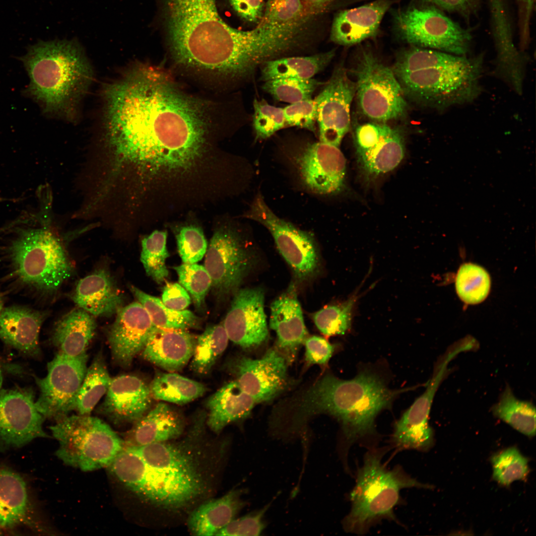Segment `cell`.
Masks as SVG:
<instances>
[{"label": "cell", "mask_w": 536, "mask_h": 536, "mask_svg": "<svg viewBox=\"0 0 536 536\" xmlns=\"http://www.w3.org/2000/svg\"><path fill=\"white\" fill-rule=\"evenodd\" d=\"M104 99L105 140L111 154L106 185L134 175L143 180L187 173L202 156L203 111L159 71L132 67L106 86Z\"/></svg>", "instance_id": "6da1fadb"}, {"label": "cell", "mask_w": 536, "mask_h": 536, "mask_svg": "<svg viewBox=\"0 0 536 536\" xmlns=\"http://www.w3.org/2000/svg\"><path fill=\"white\" fill-rule=\"evenodd\" d=\"M381 369L377 365L365 366L354 378L345 380L327 373L277 403L272 418L282 430L293 434L302 431L316 415L333 417L340 425V451L345 463L352 445L358 443L368 449L377 447V415L390 409L402 393L415 388H390L388 378Z\"/></svg>", "instance_id": "7a4b0ae2"}, {"label": "cell", "mask_w": 536, "mask_h": 536, "mask_svg": "<svg viewBox=\"0 0 536 536\" xmlns=\"http://www.w3.org/2000/svg\"><path fill=\"white\" fill-rule=\"evenodd\" d=\"M165 13L172 53L186 67L243 77L273 55L269 27L235 29L221 19L215 0H165Z\"/></svg>", "instance_id": "3957f363"}, {"label": "cell", "mask_w": 536, "mask_h": 536, "mask_svg": "<svg viewBox=\"0 0 536 536\" xmlns=\"http://www.w3.org/2000/svg\"><path fill=\"white\" fill-rule=\"evenodd\" d=\"M128 490L151 504L178 509L203 492V481L193 461L166 442L124 447L107 468Z\"/></svg>", "instance_id": "277c9868"}, {"label": "cell", "mask_w": 536, "mask_h": 536, "mask_svg": "<svg viewBox=\"0 0 536 536\" xmlns=\"http://www.w3.org/2000/svg\"><path fill=\"white\" fill-rule=\"evenodd\" d=\"M394 69L404 93L437 109L471 102L481 91V55L469 57L413 46L399 54Z\"/></svg>", "instance_id": "5b68a950"}, {"label": "cell", "mask_w": 536, "mask_h": 536, "mask_svg": "<svg viewBox=\"0 0 536 536\" xmlns=\"http://www.w3.org/2000/svg\"><path fill=\"white\" fill-rule=\"evenodd\" d=\"M0 267L5 294L36 301L55 295L72 271L60 240L44 226L13 230L0 243Z\"/></svg>", "instance_id": "8992f818"}, {"label": "cell", "mask_w": 536, "mask_h": 536, "mask_svg": "<svg viewBox=\"0 0 536 536\" xmlns=\"http://www.w3.org/2000/svg\"><path fill=\"white\" fill-rule=\"evenodd\" d=\"M30 79L26 92L48 113L70 116L91 83V66L73 41L39 42L21 58Z\"/></svg>", "instance_id": "52a82bcc"}, {"label": "cell", "mask_w": 536, "mask_h": 536, "mask_svg": "<svg viewBox=\"0 0 536 536\" xmlns=\"http://www.w3.org/2000/svg\"><path fill=\"white\" fill-rule=\"evenodd\" d=\"M389 449L376 447L368 449L365 454L350 493V510L342 522L346 532L365 534L384 520L399 524L394 509L402 504L401 490L431 487L410 476L400 465L387 469L382 460Z\"/></svg>", "instance_id": "ba28073f"}, {"label": "cell", "mask_w": 536, "mask_h": 536, "mask_svg": "<svg viewBox=\"0 0 536 536\" xmlns=\"http://www.w3.org/2000/svg\"><path fill=\"white\" fill-rule=\"evenodd\" d=\"M49 429L59 443L56 456L84 471L107 468L124 447L109 425L90 414L68 415Z\"/></svg>", "instance_id": "9c48e42d"}, {"label": "cell", "mask_w": 536, "mask_h": 536, "mask_svg": "<svg viewBox=\"0 0 536 536\" xmlns=\"http://www.w3.org/2000/svg\"><path fill=\"white\" fill-rule=\"evenodd\" d=\"M282 158L298 186L310 194L331 196L345 188V158L338 147L304 141L285 147Z\"/></svg>", "instance_id": "30bf717a"}, {"label": "cell", "mask_w": 536, "mask_h": 536, "mask_svg": "<svg viewBox=\"0 0 536 536\" xmlns=\"http://www.w3.org/2000/svg\"><path fill=\"white\" fill-rule=\"evenodd\" d=\"M393 27L399 38L415 47L466 55L472 39L469 29L430 5L412 6L393 12Z\"/></svg>", "instance_id": "8fae6325"}, {"label": "cell", "mask_w": 536, "mask_h": 536, "mask_svg": "<svg viewBox=\"0 0 536 536\" xmlns=\"http://www.w3.org/2000/svg\"><path fill=\"white\" fill-rule=\"evenodd\" d=\"M356 93L362 113L378 122L404 115L407 104L392 69L382 64L369 49L360 52L356 68Z\"/></svg>", "instance_id": "7c38bea8"}, {"label": "cell", "mask_w": 536, "mask_h": 536, "mask_svg": "<svg viewBox=\"0 0 536 536\" xmlns=\"http://www.w3.org/2000/svg\"><path fill=\"white\" fill-rule=\"evenodd\" d=\"M244 216L261 223L269 231L298 282L308 281L318 274L321 260L313 235L276 215L260 193L255 196Z\"/></svg>", "instance_id": "4fadbf2b"}, {"label": "cell", "mask_w": 536, "mask_h": 536, "mask_svg": "<svg viewBox=\"0 0 536 536\" xmlns=\"http://www.w3.org/2000/svg\"><path fill=\"white\" fill-rule=\"evenodd\" d=\"M87 358L86 353L71 357L58 352L47 364L46 376H34L40 391L35 405L45 418L56 422L75 409Z\"/></svg>", "instance_id": "5bb4252c"}, {"label": "cell", "mask_w": 536, "mask_h": 536, "mask_svg": "<svg viewBox=\"0 0 536 536\" xmlns=\"http://www.w3.org/2000/svg\"><path fill=\"white\" fill-rule=\"evenodd\" d=\"M243 238L236 230L223 227L214 231L207 247L204 266L219 297L234 294L254 264L253 252Z\"/></svg>", "instance_id": "9a60e30c"}, {"label": "cell", "mask_w": 536, "mask_h": 536, "mask_svg": "<svg viewBox=\"0 0 536 536\" xmlns=\"http://www.w3.org/2000/svg\"><path fill=\"white\" fill-rule=\"evenodd\" d=\"M354 140L357 164L366 183L395 169L404 156L403 133L386 124L366 123L358 126Z\"/></svg>", "instance_id": "2e32d148"}, {"label": "cell", "mask_w": 536, "mask_h": 536, "mask_svg": "<svg viewBox=\"0 0 536 536\" xmlns=\"http://www.w3.org/2000/svg\"><path fill=\"white\" fill-rule=\"evenodd\" d=\"M458 353L456 349L452 348L438 361L425 391L394 424L390 443L397 451L424 452L432 446L433 432L428 420L433 400L447 374L448 363Z\"/></svg>", "instance_id": "e0dca14e"}, {"label": "cell", "mask_w": 536, "mask_h": 536, "mask_svg": "<svg viewBox=\"0 0 536 536\" xmlns=\"http://www.w3.org/2000/svg\"><path fill=\"white\" fill-rule=\"evenodd\" d=\"M31 389L0 390V450L18 448L38 438H48Z\"/></svg>", "instance_id": "ac0fdd59"}, {"label": "cell", "mask_w": 536, "mask_h": 536, "mask_svg": "<svg viewBox=\"0 0 536 536\" xmlns=\"http://www.w3.org/2000/svg\"><path fill=\"white\" fill-rule=\"evenodd\" d=\"M19 528L39 534L53 532L24 477L0 465V530L12 531Z\"/></svg>", "instance_id": "d6986e66"}, {"label": "cell", "mask_w": 536, "mask_h": 536, "mask_svg": "<svg viewBox=\"0 0 536 536\" xmlns=\"http://www.w3.org/2000/svg\"><path fill=\"white\" fill-rule=\"evenodd\" d=\"M355 93V82L344 68L336 67L314 99L320 141L339 147L350 128V107Z\"/></svg>", "instance_id": "ffe728a7"}, {"label": "cell", "mask_w": 536, "mask_h": 536, "mask_svg": "<svg viewBox=\"0 0 536 536\" xmlns=\"http://www.w3.org/2000/svg\"><path fill=\"white\" fill-rule=\"evenodd\" d=\"M264 299L260 287L239 289L234 293L223 324L229 339L245 349L258 347L266 341Z\"/></svg>", "instance_id": "44dd1931"}, {"label": "cell", "mask_w": 536, "mask_h": 536, "mask_svg": "<svg viewBox=\"0 0 536 536\" xmlns=\"http://www.w3.org/2000/svg\"><path fill=\"white\" fill-rule=\"evenodd\" d=\"M288 363L276 349H269L258 359L241 357L235 363V381L257 403L270 401L288 385Z\"/></svg>", "instance_id": "7402d4cb"}, {"label": "cell", "mask_w": 536, "mask_h": 536, "mask_svg": "<svg viewBox=\"0 0 536 536\" xmlns=\"http://www.w3.org/2000/svg\"><path fill=\"white\" fill-rule=\"evenodd\" d=\"M116 315L108 332V340L114 361L127 368L142 351L155 327L139 302L123 306Z\"/></svg>", "instance_id": "603a6c76"}, {"label": "cell", "mask_w": 536, "mask_h": 536, "mask_svg": "<svg viewBox=\"0 0 536 536\" xmlns=\"http://www.w3.org/2000/svg\"><path fill=\"white\" fill-rule=\"evenodd\" d=\"M152 398L149 387L141 379L122 375L111 379L100 409L115 424L134 423L147 413Z\"/></svg>", "instance_id": "cb8c5ba5"}, {"label": "cell", "mask_w": 536, "mask_h": 536, "mask_svg": "<svg viewBox=\"0 0 536 536\" xmlns=\"http://www.w3.org/2000/svg\"><path fill=\"white\" fill-rule=\"evenodd\" d=\"M49 314L25 306L4 307L0 313V340L24 356L39 358L40 329Z\"/></svg>", "instance_id": "d4e9b609"}, {"label": "cell", "mask_w": 536, "mask_h": 536, "mask_svg": "<svg viewBox=\"0 0 536 536\" xmlns=\"http://www.w3.org/2000/svg\"><path fill=\"white\" fill-rule=\"evenodd\" d=\"M269 326L276 334L277 350L289 362L293 359L307 335L294 284L271 303Z\"/></svg>", "instance_id": "484cf974"}, {"label": "cell", "mask_w": 536, "mask_h": 536, "mask_svg": "<svg viewBox=\"0 0 536 536\" xmlns=\"http://www.w3.org/2000/svg\"><path fill=\"white\" fill-rule=\"evenodd\" d=\"M393 2L391 0H375L341 10L333 19L330 39L340 45L351 46L376 36L382 20Z\"/></svg>", "instance_id": "4316f807"}, {"label": "cell", "mask_w": 536, "mask_h": 536, "mask_svg": "<svg viewBox=\"0 0 536 536\" xmlns=\"http://www.w3.org/2000/svg\"><path fill=\"white\" fill-rule=\"evenodd\" d=\"M195 342L186 330L155 327L141 352L151 363L168 372H176L192 358Z\"/></svg>", "instance_id": "83f0119b"}, {"label": "cell", "mask_w": 536, "mask_h": 536, "mask_svg": "<svg viewBox=\"0 0 536 536\" xmlns=\"http://www.w3.org/2000/svg\"><path fill=\"white\" fill-rule=\"evenodd\" d=\"M79 308L94 316L116 314L123 306L124 297L111 274L99 269L80 279L71 295Z\"/></svg>", "instance_id": "f1b7e54d"}, {"label": "cell", "mask_w": 536, "mask_h": 536, "mask_svg": "<svg viewBox=\"0 0 536 536\" xmlns=\"http://www.w3.org/2000/svg\"><path fill=\"white\" fill-rule=\"evenodd\" d=\"M123 439L125 447H139L165 442L179 437L184 429L182 417L171 407L160 402L134 423Z\"/></svg>", "instance_id": "f546056e"}, {"label": "cell", "mask_w": 536, "mask_h": 536, "mask_svg": "<svg viewBox=\"0 0 536 536\" xmlns=\"http://www.w3.org/2000/svg\"><path fill=\"white\" fill-rule=\"evenodd\" d=\"M96 327L94 316L81 308L74 309L56 323L51 334L52 343L63 354L82 355L86 353Z\"/></svg>", "instance_id": "4dcf8cb0"}, {"label": "cell", "mask_w": 536, "mask_h": 536, "mask_svg": "<svg viewBox=\"0 0 536 536\" xmlns=\"http://www.w3.org/2000/svg\"><path fill=\"white\" fill-rule=\"evenodd\" d=\"M257 403L235 380L230 382L208 399L207 424L219 433L229 424L248 416Z\"/></svg>", "instance_id": "1f68e13d"}, {"label": "cell", "mask_w": 536, "mask_h": 536, "mask_svg": "<svg viewBox=\"0 0 536 536\" xmlns=\"http://www.w3.org/2000/svg\"><path fill=\"white\" fill-rule=\"evenodd\" d=\"M241 491L231 490L221 498L202 504L190 515L188 526L196 536H215L233 520L245 505Z\"/></svg>", "instance_id": "d6a6232c"}, {"label": "cell", "mask_w": 536, "mask_h": 536, "mask_svg": "<svg viewBox=\"0 0 536 536\" xmlns=\"http://www.w3.org/2000/svg\"><path fill=\"white\" fill-rule=\"evenodd\" d=\"M335 50L306 57H292L268 61L262 66L260 79L266 81L283 78L309 79L323 70L332 60Z\"/></svg>", "instance_id": "836d02e7"}, {"label": "cell", "mask_w": 536, "mask_h": 536, "mask_svg": "<svg viewBox=\"0 0 536 536\" xmlns=\"http://www.w3.org/2000/svg\"><path fill=\"white\" fill-rule=\"evenodd\" d=\"M149 387L152 397L155 400L178 404L190 402L206 392L201 383L174 372L158 374Z\"/></svg>", "instance_id": "e575fe53"}, {"label": "cell", "mask_w": 536, "mask_h": 536, "mask_svg": "<svg viewBox=\"0 0 536 536\" xmlns=\"http://www.w3.org/2000/svg\"><path fill=\"white\" fill-rule=\"evenodd\" d=\"M493 414L520 432L529 437L536 435V407L531 402L515 397L509 385L491 408Z\"/></svg>", "instance_id": "d590c367"}, {"label": "cell", "mask_w": 536, "mask_h": 536, "mask_svg": "<svg viewBox=\"0 0 536 536\" xmlns=\"http://www.w3.org/2000/svg\"><path fill=\"white\" fill-rule=\"evenodd\" d=\"M111 379L102 353H98L87 368L80 386L75 409L77 414H90L107 393Z\"/></svg>", "instance_id": "8d00e7d4"}, {"label": "cell", "mask_w": 536, "mask_h": 536, "mask_svg": "<svg viewBox=\"0 0 536 536\" xmlns=\"http://www.w3.org/2000/svg\"><path fill=\"white\" fill-rule=\"evenodd\" d=\"M130 290L145 308L155 327L187 330L194 327L198 322V318L190 311L169 308L160 299L133 285L130 286Z\"/></svg>", "instance_id": "74e56055"}, {"label": "cell", "mask_w": 536, "mask_h": 536, "mask_svg": "<svg viewBox=\"0 0 536 536\" xmlns=\"http://www.w3.org/2000/svg\"><path fill=\"white\" fill-rule=\"evenodd\" d=\"M228 340L223 325L208 326L196 340L192 369L200 374L207 373L225 350Z\"/></svg>", "instance_id": "f35d334b"}, {"label": "cell", "mask_w": 536, "mask_h": 536, "mask_svg": "<svg viewBox=\"0 0 536 536\" xmlns=\"http://www.w3.org/2000/svg\"><path fill=\"white\" fill-rule=\"evenodd\" d=\"M457 293L467 304H476L488 296L491 280L487 271L481 266L465 263L459 268L455 280Z\"/></svg>", "instance_id": "ab89813d"}, {"label": "cell", "mask_w": 536, "mask_h": 536, "mask_svg": "<svg viewBox=\"0 0 536 536\" xmlns=\"http://www.w3.org/2000/svg\"><path fill=\"white\" fill-rule=\"evenodd\" d=\"M167 233L155 230L141 241L140 261L147 274L161 284L168 277L165 264L169 254L166 248Z\"/></svg>", "instance_id": "60d3db41"}, {"label": "cell", "mask_w": 536, "mask_h": 536, "mask_svg": "<svg viewBox=\"0 0 536 536\" xmlns=\"http://www.w3.org/2000/svg\"><path fill=\"white\" fill-rule=\"evenodd\" d=\"M358 292L340 304L326 306L312 316L318 330L324 335H343L350 330L353 308L359 298Z\"/></svg>", "instance_id": "b9f144b4"}, {"label": "cell", "mask_w": 536, "mask_h": 536, "mask_svg": "<svg viewBox=\"0 0 536 536\" xmlns=\"http://www.w3.org/2000/svg\"><path fill=\"white\" fill-rule=\"evenodd\" d=\"M263 89L277 100L291 104L312 99L322 82L313 79L283 78L265 81Z\"/></svg>", "instance_id": "7bdbcfd3"}, {"label": "cell", "mask_w": 536, "mask_h": 536, "mask_svg": "<svg viewBox=\"0 0 536 536\" xmlns=\"http://www.w3.org/2000/svg\"><path fill=\"white\" fill-rule=\"evenodd\" d=\"M493 478L499 484L509 486L515 480L524 479L529 472L528 460L516 447H510L491 458Z\"/></svg>", "instance_id": "ee69618b"}, {"label": "cell", "mask_w": 536, "mask_h": 536, "mask_svg": "<svg viewBox=\"0 0 536 536\" xmlns=\"http://www.w3.org/2000/svg\"><path fill=\"white\" fill-rule=\"evenodd\" d=\"M311 18L307 13L302 0H268L260 22L294 26L306 24Z\"/></svg>", "instance_id": "f6af8a7d"}, {"label": "cell", "mask_w": 536, "mask_h": 536, "mask_svg": "<svg viewBox=\"0 0 536 536\" xmlns=\"http://www.w3.org/2000/svg\"><path fill=\"white\" fill-rule=\"evenodd\" d=\"M180 284L191 294L196 307L201 308L212 285L211 277L204 266L183 263L174 268Z\"/></svg>", "instance_id": "bcb514c9"}, {"label": "cell", "mask_w": 536, "mask_h": 536, "mask_svg": "<svg viewBox=\"0 0 536 536\" xmlns=\"http://www.w3.org/2000/svg\"><path fill=\"white\" fill-rule=\"evenodd\" d=\"M253 127L257 139H267L286 126L283 109L265 100L254 101Z\"/></svg>", "instance_id": "7dc6e473"}, {"label": "cell", "mask_w": 536, "mask_h": 536, "mask_svg": "<svg viewBox=\"0 0 536 536\" xmlns=\"http://www.w3.org/2000/svg\"><path fill=\"white\" fill-rule=\"evenodd\" d=\"M179 255L184 263L200 261L205 255L207 243L202 230L193 225L182 227L176 236Z\"/></svg>", "instance_id": "c3c4849f"}, {"label": "cell", "mask_w": 536, "mask_h": 536, "mask_svg": "<svg viewBox=\"0 0 536 536\" xmlns=\"http://www.w3.org/2000/svg\"><path fill=\"white\" fill-rule=\"evenodd\" d=\"M270 504L254 512L232 520L215 536H259L266 527L265 514Z\"/></svg>", "instance_id": "681fc988"}, {"label": "cell", "mask_w": 536, "mask_h": 536, "mask_svg": "<svg viewBox=\"0 0 536 536\" xmlns=\"http://www.w3.org/2000/svg\"><path fill=\"white\" fill-rule=\"evenodd\" d=\"M286 126L315 132L317 122L316 102L312 99L298 101L283 108Z\"/></svg>", "instance_id": "f907efd6"}, {"label": "cell", "mask_w": 536, "mask_h": 536, "mask_svg": "<svg viewBox=\"0 0 536 536\" xmlns=\"http://www.w3.org/2000/svg\"><path fill=\"white\" fill-rule=\"evenodd\" d=\"M305 361L308 365H326L335 351V346L325 338L316 335L306 337Z\"/></svg>", "instance_id": "816d5d0a"}, {"label": "cell", "mask_w": 536, "mask_h": 536, "mask_svg": "<svg viewBox=\"0 0 536 536\" xmlns=\"http://www.w3.org/2000/svg\"><path fill=\"white\" fill-rule=\"evenodd\" d=\"M439 9L455 12L469 19L476 11L480 0H417Z\"/></svg>", "instance_id": "f5cc1de1"}, {"label": "cell", "mask_w": 536, "mask_h": 536, "mask_svg": "<svg viewBox=\"0 0 536 536\" xmlns=\"http://www.w3.org/2000/svg\"><path fill=\"white\" fill-rule=\"evenodd\" d=\"M161 298L165 306L176 311L185 310L191 303L188 292L177 283H167L163 288Z\"/></svg>", "instance_id": "db71d44e"}, {"label": "cell", "mask_w": 536, "mask_h": 536, "mask_svg": "<svg viewBox=\"0 0 536 536\" xmlns=\"http://www.w3.org/2000/svg\"><path fill=\"white\" fill-rule=\"evenodd\" d=\"M518 11V26L521 51L527 47L530 41V23L535 0H516Z\"/></svg>", "instance_id": "11a10c76"}, {"label": "cell", "mask_w": 536, "mask_h": 536, "mask_svg": "<svg viewBox=\"0 0 536 536\" xmlns=\"http://www.w3.org/2000/svg\"><path fill=\"white\" fill-rule=\"evenodd\" d=\"M237 15L246 21L258 24L264 11V0H229Z\"/></svg>", "instance_id": "9f6ffc18"}, {"label": "cell", "mask_w": 536, "mask_h": 536, "mask_svg": "<svg viewBox=\"0 0 536 536\" xmlns=\"http://www.w3.org/2000/svg\"><path fill=\"white\" fill-rule=\"evenodd\" d=\"M334 0H302L308 15L313 17L324 11Z\"/></svg>", "instance_id": "6f0895ef"}, {"label": "cell", "mask_w": 536, "mask_h": 536, "mask_svg": "<svg viewBox=\"0 0 536 536\" xmlns=\"http://www.w3.org/2000/svg\"><path fill=\"white\" fill-rule=\"evenodd\" d=\"M5 301V294L2 290H0V313L4 307Z\"/></svg>", "instance_id": "680465c9"}, {"label": "cell", "mask_w": 536, "mask_h": 536, "mask_svg": "<svg viewBox=\"0 0 536 536\" xmlns=\"http://www.w3.org/2000/svg\"><path fill=\"white\" fill-rule=\"evenodd\" d=\"M3 380V374L2 368V366H1V363L0 362V390H1V388L2 385Z\"/></svg>", "instance_id": "91938a15"}, {"label": "cell", "mask_w": 536, "mask_h": 536, "mask_svg": "<svg viewBox=\"0 0 536 536\" xmlns=\"http://www.w3.org/2000/svg\"><path fill=\"white\" fill-rule=\"evenodd\" d=\"M13 223H12V224H10V225H8V226H5L4 227H3V228H1V229H0V233H2V232H4V231H5V230H7V229H9V228H10V227H11V226H13Z\"/></svg>", "instance_id": "94428289"}, {"label": "cell", "mask_w": 536, "mask_h": 536, "mask_svg": "<svg viewBox=\"0 0 536 536\" xmlns=\"http://www.w3.org/2000/svg\"><path fill=\"white\" fill-rule=\"evenodd\" d=\"M1 532H2V531H1V530H0V535H1Z\"/></svg>", "instance_id": "6125c7cd"}]
</instances>
